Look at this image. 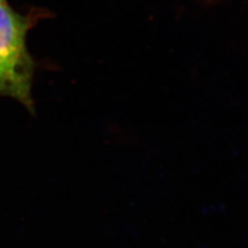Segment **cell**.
I'll use <instances>...</instances> for the list:
<instances>
[{"instance_id": "7a4b0ae2", "label": "cell", "mask_w": 248, "mask_h": 248, "mask_svg": "<svg viewBox=\"0 0 248 248\" xmlns=\"http://www.w3.org/2000/svg\"><path fill=\"white\" fill-rule=\"evenodd\" d=\"M6 0H0V2H5Z\"/></svg>"}, {"instance_id": "6da1fadb", "label": "cell", "mask_w": 248, "mask_h": 248, "mask_svg": "<svg viewBox=\"0 0 248 248\" xmlns=\"http://www.w3.org/2000/svg\"><path fill=\"white\" fill-rule=\"evenodd\" d=\"M41 17L36 10L27 14L0 2V96L18 100L34 112L32 82L34 61L27 48V35Z\"/></svg>"}]
</instances>
